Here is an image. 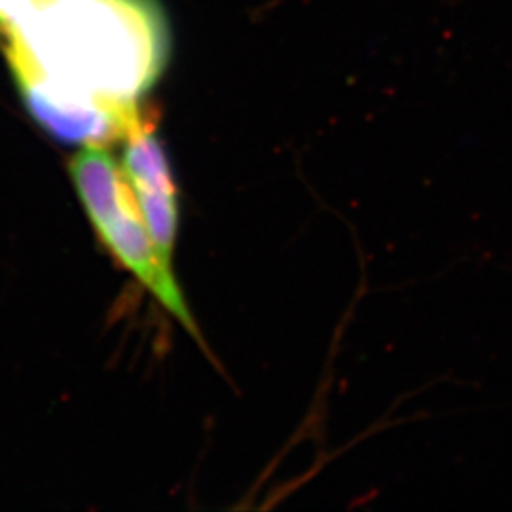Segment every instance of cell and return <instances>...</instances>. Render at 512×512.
Masks as SVG:
<instances>
[{
	"instance_id": "cell-1",
	"label": "cell",
	"mask_w": 512,
	"mask_h": 512,
	"mask_svg": "<svg viewBox=\"0 0 512 512\" xmlns=\"http://www.w3.org/2000/svg\"><path fill=\"white\" fill-rule=\"evenodd\" d=\"M2 50L25 109L42 114L139 105L171 37L158 0H40Z\"/></svg>"
},
{
	"instance_id": "cell-2",
	"label": "cell",
	"mask_w": 512,
	"mask_h": 512,
	"mask_svg": "<svg viewBox=\"0 0 512 512\" xmlns=\"http://www.w3.org/2000/svg\"><path fill=\"white\" fill-rule=\"evenodd\" d=\"M69 164L78 198L105 243L128 270L169 311L188 334L202 342L173 268L158 255L124 169L103 145L80 147Z\"/></svg>"
},
{
	"instance_id": "cell-3",
	"label": "cell",
	"mask_w": 512,
	"mask_h": 512,
	"mask_svg": "<svg viewBox=\"0 0 512 512\" xmlns=\"http://www.w3.org/2000/svg\"><path fill=\"white\" fill-rule=\"evenodd\" d=\"M124 143L122 169L139 203L152 243L167 266L179 232V190L164 145L150 114L129 131Z\"/></svg>"
},
{
	"instance_id": "cell-4",
	"label": "cell",
	"mask_w": 512,
	"mask_h": 512,
	"mask_svg": "<svg viewBox=\"0 0 512 512\" xmlns=\"http://www.w3.org/2000/svg\"><path fill=\"white\" fill-rule=\"evenodd\" d=\"M37 2L38 0H0V29L8 33V29L25 21L35 10Z\"/></svg>"
},
{
	"instance_id": "cell-5",
	"label": "cell",
	"mask_w": 512,
	"mask_h": 512,
	"mask_svg": "<svg viewBox=\"0 0 512 512\" xmlns=\"http://www.w3.org/2000/svg\"><path fill=\"white\" fill-rule=\"evenodd\" d=\"M4 38H6V33H4V31H2V29H0V44H2V42H4Z\"/></svg>"
},
{
	"instance_id": "cell-6",
	"label": "cell",
	"mask_w": 512,
	"mask_h": 512,
	"mask_svg": "<svg viewBox=\"0 0 512 512\" xmlns=\"http://www.w3.org/2000/svg\"><path fill=\"white\" fill-rule=\"evenodd\" d=\"M38 2H40V0H38Z\"/></svg>"
}]
</instances>
